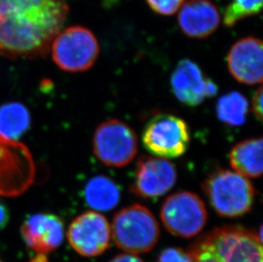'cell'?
Masks as SVG:
<instances>
[{
	"label": "cell",
	"mask_w": 263,
	"mask_h": 262,
	"mask_svg": "<svg viewBox=\"0 0 263 262\" xmlns=\"http://www.w3.org/2000/svg\"><path fill=\"white\" fill-rule=\"evenodd\" d=\"M0 262H5V261H4V260H3L2 259H1V257H0Z\"/></svg>",
	"instance_id": "cell-27"
},
{
	"label": "cell",
	"mask_w": 263,
	"mask_h": 262,
	"mask_svg": "<svg viewBox=\"0 0 263 262\" xmlns=\"http://www.w3.org/2000/svg\"><path fill=\"white\" fill-rule=\"evenodd\" d=\"M31 262H49L47 255H32Z\"/></svg>",
	"instance_id": "cell-26"
},
{
	"label": "cell",
	"mask_w": 263,
	"mask_h": 262,
	"mask_svg": "<svg viewBox=\"0 0 263 262\" xmlns=\"http://www.w3.org/2000/svg\"><path fill=\"white\" fill-rule=\"evenodd\" d=\"M249 114V102L238 91L224 95L216 105V115L221 122L230 126H240L246 122Z\"/></svg>",
	"instance_id": "cell-18"
},
{
	"label": "cell",
	"mask_w": 263,
	"mask_h": 262,
	"mask_svg": "<svg viewBox=\"0 0 263 262\" xmlns=\"http://www.w3.org/2000/svg\"><path fill=\"white\" fill-rule=\"evenodd\" d=\"M190 139L187 124L173 114L154 117L142 134V142L146 150L163 158L182 156L189 148Z\"/></svg>",
	"instance_id": "cell-9"
},
{
	"label": "cell",
	"mask_w": 263,
	"mask_h": 262,
	"mask_svg": "<svg viewBox=\"0 0 263 262\" xmlns=\"http://www.w3.org/2000/svg\"><path fill=\"white\" fill-rule=\"evenodd\" d=\"M262 42L253 36L243 38L232 46L227 55L230 74L241 84L262 83Z\"/></svg>",
	"instance_id": "cell-14"
},
{
	"label": "cell",
	"mask_w": 263,
	"mask_h": 262,
	"mask_svg": "<svg viewBox=\"0 0 263 262\" xmlns=\"http://www.w3.org/2000/svg\"><path fill=\"white\" fill-rule=\"evenodd\" d=\"M29 124V114L23 105L11 103L0 107V132L8 138H18L28 129Z\"/></svg>",
	"instance_id": "cell-19"
},
{
	"label": "cell",
	"mask_w": 263,
	"mask_h": 262,
	"mask_svg": "<svg viewBox=\"0 0 263 262\" xmlns=\"http://www.w3.org/2000/svg\"><path fill=\"white\" fill-rule=\"evenodd\" d=\"M221 23L218 9L211 0H187L181 5L178 24L187 37L205 39L216 32Z\"/></svg>",
	"instance_id": "cell-15"
},
{
	"label": "cell",
	"mask_w": 263,
	"mask_h": 262,
	"mask_svg": "<svg viewBox=\"0 0 263 262\" xmlns=\"http://www.w3.org/2000/svg\"><path fill=\"white\" fill-rule=\"evenodd\" d=\"M69 13L66 0H0V54L45 57Z\"/></svg>",
	"instance_id": "cell-1"
},
{
	"label": "cell",
	"mask_w": 263,
	"mask_h": 262,
	"mask_svg": "<svg viewBox=\"0 0 263 262\" xmlns=\"http://www.w3.org/2000/svg\"><path fill=\"white\" fill-rule=\"evenodd\" d=\"M262 0H232L224 11V24L231 27L246 18L258 15Z\"/></svg>",
	"instance_id": "cell-20"
},
{
	"label": "cell",
	"mask_w": 263,
	"mask_h": 262,
	"mask_svg": "<svg viewBox=\"0 0 263 262\" xmlns=\"http://www.w3.org/2000/svg\"><path fill=\"white\" fill-rule=\"evenodd\" d=\"M109 262H144L142 259L138 257L137 255L132 254H120L112 258Z\"/></svg>",
	"instance_id": "cell-24"
},
{
	"label": "cell",
	"mask_w": 263,
	"mask_h": 262,
	"mask_svg": "<svg viewBox=\"0 0 263 262\" xmlns=\"http://www.w3.org/2000/svg\"><path fill=\"white\" fill-rule=\"evenodd\" d=\"M21 233L32 255H48L62 245L64 224L58 215L48 213L33 214L27 217Z\"/></svg>",
	"instance_id": "cell-13"
},
{
	"label": "cell",
	"mask_w": 263,
	"mask_h": 262,
	"mask_svg": "<svg viewBox=\"0 0 263 262\" xmlns=\"http://www.w3.org/2000/svg\"><path fill=\"white\" fill-rule=\"evenodd\" d=\"M111 236L108 220L97 211H87L77 216L67 233L71 247L85 257L98 256L108 250Z\"/></svg>",
	"instance_id": "cell-10"
},
{
	"label": "cell",
	"mask_w": 263,
	"mask_h": 262,
	"mask_svg": "<svg viewBox=\"0 0 263 262\" xmlns=\"http://www.w3.org/2000/svg\"><path fill=\"white\" fill-rule=\"evenodd\" d=\"M85 199L89 208L105 212L119 204L121 192L118 184L109 177L95 176L85 185Z\"/></svg>",
	"instance_id": "cell-17"
},
{
	"label": "cell",
	"mask_w": 263,
	"mask_h": 262,
	"mask_svg": "<svg viewBox=\"0 0 263 262\" xmlns=\"http://www.w3.org/2000/svg\"><path fill=\"white\" fill-rule=\"evenodd\" d=\"M160 218L164 228L172 235L191 238L199 235L208 220L204 201L196 193L181 191L165 199Z\"/></svg>",
	"instance_id": "cell-7"
},
{
	"label": "cell",
	"mask_w": 263,
	"mask_h": 262,
	"mask_svg": "<svg viewBox=\"0 0 263 262\" xmlns=\"http://www.w3.org/2000/svg\"><path fill=\"white\" fill-rule=\"evenodd\" d=\"M10 220V213L7 207L0 202V231L6 227Z\"/></svg>",
	"instance_id": "cell-25"
},
{
	"label": "cell",
	"mask_w": 263,
	"mask_h": 262,
	"mask_svg": "<svg viewBox=\"0 0 263 262\" xmlns=\"http://www.w3.org/2000/svg\"><path fill=\"white\" fill-rule=\"evenodd\" d=\"M262 87L260 86L254 93L252 98V111L259 121L262 120Z\"/></svg>",
	"instance_id": "cell-23"
},
{
	"label": "cell",
	"mask_w": 263,
	"mask_h": 262,
	"mask_svg": "<svg viewBox=\"0 0 263 262\" xmlns=\"http://www.w3.org/2000/svg\"><path fill=\"white\" fill-rule=\"evenodd\" d=\"M211 207L221 217H240L251 211L256 189L248 178L235 171L216 169L202 183Z\"/></svg>",
	"instance_id": "cell-3"
},
{
	"label": "cell",
	"mask_w": 263,
	"mask_h": 262,
	"mask_svg": "<svg viewBox=\"0 0 263 262\" xmlns=\"http://www.w3.org/2000/svg\"><path fill=\"white\" fill-rule=\"evenodd\" d=\"M156 262H192L189 253L181 248L170 247L164 249Z\"/></svg>",
	"instance_id": "cell-22"
},
{
	"label": "cell",
	"mask_w": 263,
	"mask_h": 262,
	"mask_svg": "<svg viewBox=\"0 0 263 262\" xmlns=\"http://www.w3.org/2000/svg\"><path fill=\"white\" fill-rule=\"evenodd\" d=\"M171 85L179 102L187 106H199L209 97L217 94L218 88L212 80L204 78L199 65L191 60H181L171 79Z\"/></svg>",
	"instance_id": "cell-12"
},
{
	"label": "cell",
	"mask_w": 263,
	"mask_h": 262,
	"mask_svg": "<svg viewBox=\"0 0 263 262\" xmlns=\"http://www.w3.org/2000/svg\"><path fill=\"white\" fill-rule=\"evenodd\" d=\"M36 166L28 146L0 132V196L18 197L33 184Z\"/></svg>",
	"instance_id": "cell-6"
},
{
	"label": "cell",
	"mask_w": 263,
	"mask_h": 262,
	"mask_svg": "<svg viewBox=\"0 0 263 262\" xmlns=\"http://www.w3.org/2000/svg\"><path fill=\"white\" fill-rule=\"evenodd\" d=\"M138 151L134 129L119 119H109L97 127L93 136L95 156L105 165L121 168L132 163Z\"/></svg>",
	"instance_id": "cell-8"
},
{
	"label": "cell",
	"mask_w": 263,
	"mask_h": 262,
	"mask_svg": "<svg viewBox=\"0 0 263 262\" xmlns=\"http://www.w3.org/2000/svg\"><path fill=\"white\" fill-rule=\"evenodd\" d=\"M115 245L128 254L149 252L159 242V223L151 210L138 203L122 209L111 226Z\"/></svg>",
	"instance_id": "cell-4"
},
{
	"label": "cell",
	"mask_w": 263,
	"mask_h": 262,
	"mask_svg": "<svg viewBox=\"0 0 263 262\" xmlns=\"http://www.w3.org/2000/svg\"><path fill=\"white\" fill-rule=\"evenodd\" d=\"M176 181L174 163L159 157L143 156L137 162L130 191L139 198L154 199L172 190Z\"/></svg>",
	"instance_id": "cell-11"
},
{
	"label": "cell",
	"mask_w": 263,
	"mask_h": 262,
	"mask_svg": "<svg viewBox=\"0 0 263 262\" xmlns=\"http://www.w3.org/2000/svg\"><path fill=\"white\" fill-rule=\"evenodd\" d=\"M262 138L247 139L231 149L229 162L234 171L246 178H258L262 175Z\"/></svg>",
	"instance_id": "cell-16"
},
{
	"label": "cell",
	"mask_w": 263,
	"mask_h": 262,
	"mask_svg": "<svg viewBox=\"0 0 263 262\" xmlns=\"http://www.w3.org/2000/svg\"><path fill=\"white\" fill-rule=\"evenodd\" d=\"M262 238L241 226L215 228L189 246L192 262H262Z\"/></svg>",
	"instance_id": "cell-2"
},
{
	"label": "cell",
	"mask_w": 263,
	"mask_h": 262,
	"mask_svg": "<svg viewBox=\"0 0 263 262\" xmlns=\"http://www.w3.org/2000/svg\"><path fill=\"white\" fill-rule=\"evenodd\" d=\"M53 61L59 68L69 72L87 71L99 57L97 37L86 27H67L58 33L51 46Z\"/></svg>",
	"instance_id": "cell-5"
},
{
	"label": "cell",
	"mask_w": 263,
	"mask_h": 262,
	"mask_svg": "<svg viewBox=\"0 0 263 262\" xmlns=\"http://www.w3.org/2000/svg\"><path fill=\"white\" fill-rule=\"evenodd\" d=\"M154 12L162 15H172L180 9L184 0H146Z\"/></svg>",
	"instance_id": "cell-21"
}]
</instances>
